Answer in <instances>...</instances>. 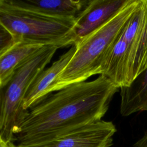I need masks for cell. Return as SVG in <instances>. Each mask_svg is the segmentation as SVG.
<instances>
[{
    "label": "cell",
    "instance_id": "6da1fadb",
    "mask_svg": "<svg viewBox=\"0 0 147 147\" xmlns=\"http://www.w3.org/2000/svg\"><path fill=\"white\" fill-rule=\"evenodd\" d=\"M119 87L105 75L68 85L28 110L15 139L17 145L49 141L102 120Z\"/></svg>",
    "mask_w": 147,
    "mask_h": 147
},
{
    "label": "cell",
    "instance_id": "7a4b0ae2",
    "mask_svg": "<svg viewBox=\"0 0 147 147\" xmlns=\"http://www.w3.org/2000/svg\"><path fill=\"white\" fill-rule=\"evenodd\" d=\"M138 0H127L107 22L74 45L76 51L64 69L49 88V93L101 75L124 26L136 9Z\"/></svg>",
    "mask_w": 147,
    "mask_h": 147
},
{
    "label": "cell",
    "instance_id": "3957f363",
    "mask_svg": "<svg viewBox=\"0 0 147 147\" xmlns=\"http://www.w3.org/2000/svg\"><path fill=\"white\" fill-rule=\"evenodd\" d=\"M75 18L47 16L0 0V24L16 42L60 48L74 45Z\"/></svg>",
    "mask_w": 147,
    "mask_h": 147
},
{
    "label": "cell",
    "instance_id": "277c9868",
    "mask_svg": "<svg viewBox=\"0 0 147 147\" xmlns=\"http://www.w3.org/2000/svg\"><path fill=\"white\" fill-rule=\"evenodd\" d=\"M147 67V0L138 6L122 30L101 75L119 88Z\"/></svg>",
    "mask_w": 147,
    "mask_h": 147
},
{
    "label": "cell",
    "instance_id": "5b68a950",
    "mask_svg": "<svg viewBox=\"0 0 147 147\" xmlns=\"http://www.w3.org/2000/svg\"><path fill=\"white\" fill-rule=\"evenodd\" d=\"M58 47L45 46L20 67L2 88L0 136L8 143L15 140L18 127L28 111L23 109L25 96L32 83L45 69Z\"/></svg>",
    "mask_w": 147,
    "mask_h": 147
},
{
    "label": "cell",
    "instance_id": "8992f818",
    "mask_svg": "<svg viewBox=\"0 0 147 147\" xmlns=\"http://www.w3.org/2000/svg\"><path fill=\"white\" fill-rule=\"evenodd\" d=\"M116 131L112 122L100 120L49 141L16 147H110Z\"/></svg>",
    "mask_w": 147,
    "mask_h": 147
},
{
    "label": "cell",
    "instance_id": "52a82bcc",
    "mask_svg": "<svg viewBox=\"0 0 147 147\" xmlns=\"http://www.w3.org/2000/svg\"><path fill=\"white\" fill-rule=\"evenodd\" d=\"M127 0H90L75 18V44L107 22Z\"/></svg>",
    "mask_w": 147,
    "mask_h": 147
},
{
    "label": "cell",
    "instance_id": "ba28073f",
    "mask_svg": "<svg viewBox=\"0 0 147 147\" xmlns=\"http://www.w3.org/2000/svg\"><path fill=\"white\" fill-rule=\"evenodd\" d=\"M76 49L75 45L71 47L68 51L38 75L30 86L25 96L22 106L25 111H27L49 95V88L58 75L68 65Z\"/></svg>",
    "mask_w": 147,
    "mask_h": 147
},
{
    "label": "cell",
    "instance_id": "9c48e42d",
    "mask_svg": "<svg viewBox=\"0 0 147 147\" xmlns=\"http://www.w3.org/2000/svg\"><path fill=\"white\" fill-rule=\"evenodd\" d=\"M22 8L47 16L76 18L83 10L87 0H10Z\"/></svg>",
    "mask_w": 147,
    "mask_h": 147
},
{
    "label": "cell",
    "instance_id": "30bf717a",
    "mask_svg": "<svg viewBox=\"0 0 147 147\" xmlns=\"http://www.w3.org/2000/svg\"><path fill=\"white\" fill-rule=\"evenodd\" d=\"M119 89L120 113L122 116L147 111V67L130 84Z\"/></svg>",
    "mask_w": 147,
    "mask_h": 147
},
{
    "label": "cell",
    "instance_id": "8fae6325",
    "mask_svg": "<svg viewBox=\"0 0 147 147\" xmlns=\"http://www.w3.org/2000/svg\"><path fill=\"white\" fill-rule=\"evenodd\" d=\"M45 46L16 42L0 57V87H4L15 72Z\"/></svg>",
    "mask_w": 147,
    "mask_h": 147
},
{
    "label": "cell",
    "instance_id": "7c38bea8",
    "mask_svg": "<svg viewBox=\"0 0 147 147\" xmlns=\"http://www.w3.org/2000/svg\"><path fill=\"white\" fill-rule=\"evenodd\" d=\"M16 43L13 36L0 24V57Z\"/></svg>",
    "mask_w": 147,
    "mask_h": 147
},
{
    "label": "cell",
    "instance_id": "4fadbf2b",
    "mask_svg": "<svg viewBox=\"0 0 147 147\" xmlns=\"http://www.w3.org/2000/svg\"><path fill=\"white\" fill-rule=\"evenodd\" d=\"M133 147H147V132L134 144Z\"/></svg>",
    "mask_w": 147,
    "mask_h": 147
},
{
    "label": "cell",
    "instance_id": "5bb4252c",
    "mask_svg": "<svg viewBox=\"0 0 147 147\" xmlns=\"http://www.w3.org/2000/svg\"><path fill=\"white\" fill-rule=\"evenodd\" d=\"M0 147H16V145L13 142L8 143L6 142L0 136Z\"/></svg>",
    "mask_w": 147,
    "mask_h": 147
},
{
    "label": "cell",
    "instance_id": "9a60e30c",
    "mask_svg": "<svg viewBox=\"0 0 147 147\" xmlns=\"http://www.w3.org/2000/svg\"><path fill=\"white\" fill-rule=\"evenodd\" d=\"M2 88L0 87V127L1 123V108H2Z\"/></svg>",
    "mask_w": 147,
    "mask_h": 147
}]
</instances>
